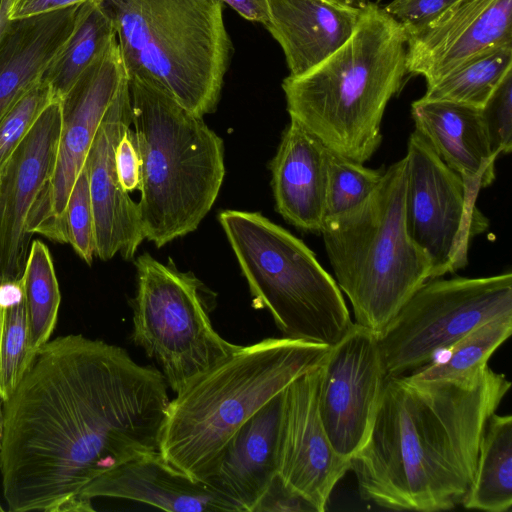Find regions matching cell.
<instances>
[{"mask_svg": "<svg viewBox=\"0 0 512 512\" xmlns=\"http://www.w3.org/2000/svg\"><path fill=\"white\" fill-rule=\"evenodd\" d=\"M160 370L81 334L36 352L3 403L0 474L12 512L94 511L85 487L159 451L170 402Z\"/></svg>", "mask_w": 512, "mask_h": 512, "instance_id": "6da1fadb", "label": "cell"}, {"mask_svg": "<svg viewBox=\"0 0 512 512\" xmlns=\"http://www.w3.org/2000/svg\"><path fill=\"white\" fill-rule=\"evenodd\" d=\"M510 387L489 367L465 381L388 376L368 438L351 459L361 497L392 510L461 504L486 423Z\"/></svg>", "mask_w": 512, "mask_h": 512, "instance_id": "7a4b0ae2", "label": "cell"}, {"mask_svg": "<svg viewBox=\"0 0 512 512\" xmlns=\"http://www.w3.org/2000/svg\"><path fill=\"white\" fill-rule=\"evenodd\" d=\"M407 69V34L370 2L348 40L318 65L282 82L287 111L331 152L359 163L380 146L389 101Z\"/></svg>", "mask_w": 512, "mask_h": 512, "instance_id": "3957f363", "label": "cell"}, {"mask_svg": "<svg viewBox=\"0 0 512 512\" xmlns=\"http://www.w3.org/2000/svg\"><path fill=\"white\" fill-rule=\"evenodd\" d=\"M329 349L283 336L241 345L170 400L159 441L163 459L192 480L206 481L237 431L320 366Z\"/></svg>", "mask_w": 512, "mask_h": 512, "instance_id": "277c9868", "label": "cell"}, {"mask_svg": "<svg viewBox=\"0 0 512 512\" xmlns=\"http://www.w3.org/2000/svg\"><path fill=\"white\" fill-rule=\"evenodd\" d=\"M140 159L138 208L144 238L163 247L195 231L224 176V144L203 120L161 87L127 77Z\"/></svg>", "mask_w": 512, "mask_h": 512, "instance_id": "5b68a950", "label": "cell"}, {"mask_svg": "<svg viewBox=\"0 0 512 512\" xmlns=\"http://www.w3.org/2000/svg\"><path fill=\"white\" fill-rule=\"evenodd\" d=\"M406 167L405 157L391 164L363 202L326 217L319 233L355 323L377 334L432 275L406 225Z\"/></svg>", "mask_w": 512, "mask_h": 512, "instance_id": "8992f818", "label": "cell"}, {"mask_svg": "<svg viewBox=\"0 0 512 512\" xmlns=\"http://www.w3.org/2000/svg\"><path fill=\"white\" fill-rule=\"evenodd\" d=\"M127 77L151 82L197 116L215 111L232 44L220 0H101Z\"/></svg>", "mask_w": 512, "mask_h": 512, "instance_id": "52a82bcc", "label": "cell"}, {"mask_svg": "<svg viewBox=\"0 0 512 512\" xmlns=\"http://www.w3.org/2000/svg\"><path fill=\"white\" fill-rule=\"evenodd\" d=\"M219 223L247 280L283 337L333 346L353 326L336 281L306 244L257 212L223 210Z\"/></svg>", "mask_w": 512, "mask_h": 512, "instance_id": "ba28073f", "label": "cell"}, {"mask_svg": "<svg viewBox=\"0 0 512 512\" xmlns=\"http://www.w3.org/2000/svg\"><path fill=\"white\" fill-rule=\"evenodd\" d=\"M131 339L161 368L175 394L230 356L241 345L223 339L210 318L203 283L191 272L163 264L148 253L134 262Z\"/></svg>", "mask_w": 512, "mask_h": 512, "instance_id": "9c48e42d", "label": "cell"}, {"mask_svg": "<svg viewBox=\"0 0 512 512\" xmlns=\"http://www.w3.org/2000/svg\"><path fill=\"white\" fill-rule=\"evenodd\" d=\"M510 314V271L427 280L378 334L387 377L420 369L477 326Z\"/></svg>", "mask_w": 512, "mask_h": 512, "instance_id": "30bf717a", "label": "cell"}, {"mask_svg": "<svg viewBox=\"0 0 512 512\" xmlns=\"http://www.w3.org/2000/svg\"><path fill=\"white\" fill-rule=\"evenodd\" d=\"M405 218L408 232L431 261V278L466 267L472 240L489 227L464 180L414 131L408 139Z\"/></svg>", "mask_w": 512, "mask_h": 512, "instance_id": "8fae6325", "label": "cell"}, {"mask_svg": "<svg viewBox=\"0 0 512 512\" xmlns=\"http://www.w3.org/2000/svg\"><path fill=\"white\" fill-rule=\"evenodd\" d=\"M117 38L83 71L61 98V131L52 177L27 222L33 235L66 243L64 212L71 189L84 167L100 122L126 78Z\"/></svg>", "mask_w": 512, "mask_h": 512, "instance_id": "7c38bea8", "label": "cell"}, {"mask_svg": "<svg viewBox=\"0 0 512 512\" xmlns=\"http://www.w3.org/2000/svg\"><path fill=\"white\" fill-rule=\"evenodd\" d=\"M321 368L319 414L335 451L351 460L368 438L387 378L378 334L354 322Z\"/></svg>", "mask_w": 512, "mask_h": 512, "instance_id": "4fadbf2b", "label": "cell"}, {"mask_svg": "<svg viewBox=\"0 0 512 512\" xmlns=\"http://www.w3.org/2000/svg\"><path fill=\"white\" fill-rule=\"evenodd\" d=\"M321 365L283 390L277 459L281 480L317 512L326 510L333 489L351 469V460L332 446L319 414Z\"/></svg>", "mask_w": 512, "mask_h": 512, "instance_id": "5bb4252c", "label": "cell"}, {"mask_svg": "<svg viewBox=\"0 0 512 512\" xmlns=\"http://www.w3.org/2000/svg\"><path fill=\"white\" fill-rule=\"evenodd\" d=\"M61 131L53 100L0 170V284L19 280L31 246L27 222L55 166Z\"/></svg>", "mask_w": 512, "mask_h": 512, "instance_id": "9a60e30c", "label": "cell"}, {"mask_svg": "<svg viewBox=\"0 0 512 512\" xmlns=\"http://www.w3.org/2000/svg\"><path fill=\"white\" fill-rule=\"evenodd\" d=\"M407 34L408 74L431 85L469 60L512 45V0H455Z\"/></svg>", "mask_w": 512, "mask_h": 512, "instance_id": "2e32d148", "label": "cell"}, {"mask_svg": "<svg viewBox=\"0 0 512 512\" xmlns=\"http://www.w3.org/2000/svg\"><path fill=\"white\" fill-rule=\"evenodd\" d=\"M131 124L126 76L100 122L85 161L94 216L95 255L103 261L116 254L125 260L133 259L145 239L138 203L122 188L116 170V147Z\"/></svg>", "mask_w": 512, "mask_h": 512, "instance_id": "e0dca14e", "label": "cell"}, {"mask_svg": "<svg viewBox=\"0 0 512 512\" xmlns=\"http://www.w3.org/2000/svg\"><path fill=\"white\" fill-rule=\"evenodd\" d=\"M89 499L135 501L174 512H241L205 481H194L171 467L159 451L137 457L105 472L82 492Z\"/></svg>", "mask_w": 512, "mask_h": 512, "instance_id": "ac0fdd59", "label": "cell"}, {"mask_svg": "<svg viewBox=\"0 0 512 512\" xmlns=\"http://www.w3.org/2000/svg\"><path fill=\"white\" fill-rule=\"evenodd\" d=\"M418 131L477 198L495 179L498 158L491 150L480 108L421 97L411 104Z\"/></svg>", "mask_w": 512, "mask_h": 512, "instance_id": "d6986e66", "label": "cell"}, {"mask_svg": "<svg viewBox=\"0 0 512 512\" xmlns=\"http://www.w3.org/2000/svg\"><path fill=\"white\" fill-rule=\"evenodd\" d=\"M266 26L281 46L291 76L312 69L351 36L362 9L339 0H268Z\"/></svg>", "mask_w": 512, "mask_h": 512, "instance_id": "ffe728a7", "label": "cell"}, {"mask_svg": "<svg viewBox=\"0 0 512 512\" xmlns=\"http://www.w3.org/2000/svg\"><path fill=\"white\" fill-rule=\"evenodd\" d=\"M328 149L298 121L290 123L272 161L278 213L299 230L320 233L325 220Z\"/></svg>", "mask_w": 512, "mask_h": 512, "instance_id": "44dd1931", "label": "cell"}, {"mask_svg": "<svg viewBox=\"0 0 512 512\" xmlns=\"http://www.w3.org/2000/svg\"><path fill=\"white\" fill-rule=\"evenodd\" d=\"M283 391L256 412L233 436L205 481L241 512L255 509L277 474Z\"/></svg>", "mask_w": 512, "mask_h": 512, "instance_id": "7402d4cb", "label": "cell"}, {"mask_svg": "<svg viewBox=\"0 0 512 512\" xmlns=\"http://www.w3.org/2000/svg\"><path fill=\"white\" fill-rule=\"evenodd\" d=\"M79 6L9 20L0 40V118L42 79L62 51Z\"/></svg>", "mask_w": 512, "mask_h": 512, "instance_id": "603a6c76", "label": "cell"}, {"mask_svg": "<svg viewBox=\"0 0 512 512\" xmlns=\"http://www.w3.org/2000/svg\"><path fill=\"white\" fill-rule=\"evenodd\" d=\"M467 509L507 512L512 506V416L488 419L471 485L461 503Z\"/></svg>", "mask_w": 512, "mask_h": 512, "instance_id": "cb8c5ba5", "label": "cell"}, {"mask_svg": "<svg viewBox=\"0 0 512 512\" xmlns=\"http://www.w3.org/2000/svg\"><path fill=\"white\" fill-rule=\"evenodd\" d=\"M116 38L114 22L101 0L80 4L73 33L45 71L55 99H61L89 64Z\"/></svg>", "mask_w": 512, "mask_h": 512, "instance_id": "d4e9b609", "label": "cell"}, {"mask_svg": "<svg viewBox=\"0 0 512 512\" xmlns=\"http://www.w3.org/2000/svg\"><path fill=\"white\" fill-rule=\"evenodd\" d=\"M512 314L485 322L449 347L446 356L413 371L419 381H465L478 377L488 367L492 354L510 337Z\"/></svg>", "mask_w": 512, "mask_h": 512, "instance_id": "484cf974", "label": "cell"}, {"mask_svg": "<svg viewBox=\"0 0 512 512\" xmlns=\"http://www.w3.org/2000/svg\"><path fill=\"white\" fill-rule=\"evenodd\" d=\"M512 72V45L479 55L435 83L423 97L482 108Z\"/></svg>", "mask_w": 512, "mask_h": 512, "instance_id": "4316f807", "label": "cell"}, {"mask_svg": "<svg viewBox=\"0 0 512 512\" xmlns=\"http://www.w3.org/2000/svg\"><path fill=\"white\" fill-rule=\"evenodd\" d=\"M35 354L30 347L29 325L21 278L0 284V398L9 399Z\"/></svg>", "mask_w": 512, "mask_h": 512, "instance_id": "83f0119b", "label": "cell"}, {"mask_svg": "<svg viewBox=\"0 0 512 512\" xmlns=\"http://www.w3.org/2000/svg\"><path fill=\"white\" fill-rule=\"evenodd\" d=\"M34 354L49 341L56 323L61 295L51 254L38 239L32 241L21 277Z\"/></svg>", "mask_w": 512, "mask_h": 512, "instance_id": "f1b7e54d", "label": "cell"}, {"mask_svg": "<svg viewBox=\"0 0 512 512\" xmlns=\"http://www.w3.org/2000/svg\"><path fill=\"white\" fill-rule=\"evenodd\" d=\"M383 168L371 169L328 150L325 218L346 212L363 202L379 184Z\"/></svg>", "mask_w": 512, "mask_h": 512, "instance_id": "f546056e", "label": "cell"}, {"mask_svg": "<svg viewBox=\"0 0 512 512\" xmlns=\"http://www.w3.org/2000/svg\"><path fill=\"white\" fill-rule=\"evenodd\" d=\"M53 100L50 85L41 79L0 118V170Z\"/></svg>", "mask_w": 512, "mask_h": 512, "instance_id": "4dcf8cb0", "label": "cell"}, {"mask_svg": "<svg viewBox=\"0 0 512 512\" xmlns=\"http://www.w3.org/2000/svg\"><path fill=\"white\" fill-rule=\"evenodd\" d=\"M63 224L66 243H69L78 256L90 265L95 255V233L89 177L85 164L69 194Z\"/></svg>", "mask_w": 512, "mask_h": 512, "instance_id": "1f68e13d", "label": "cell"}, {"mask_svg": "<svg viewBox=\"0 0 512 512\" xmlns=\"http://www.w3.org/2000/svg\"><path fill=\"white\" fill-rule=\"evenodd\" d=\"M492 152L498 157L512 149V72L480 109Z\"/></svg>", "mask_w": 512, "mask_h": 512, "instance_id": "d6a6232c", "label": "cell"}, {"mask_svg": "<svg viewBox=\"0 0 512 512\" xmlns=\"http://www.w3.org/2000/svg\"><path fill=\"white\" fill-rule=\"evenodd\" d=\"M454 1L455 0L391 1L384 9L403 25L406 32H410L431 21Z\"/></svg>", "mask_w": 512, "mask_h": 512, "instance_id": "836d02e7", "label": "cell"}, {"mask_svg": "<svg viewBox=\"0 0 512 512\" xmlns=\"http://www.w3.org/2000/svg\"><path fill=\"white\" fill-rule=\"evenodd\" d=\"M115 161L122 188L127 192L139 189L140 159L134 133L130 128L125 131L116 147Z\"/></svg>", "mask_w": 512, "mask_h": 512, "instance_id": "e575fe53", "label": "cell"}, {"mask_svg": "<svg viewBox=\"0 0 512 512\" xmlns=\"http://www.w3.org/2000/svg\"><path fill=\"white\" fill-rule=\"evenodd\" d=\"M256 511H314L315 507L301 494L286 485L277 475L257 505Z\"/></svg>", "mask_w": 512, "mask_h": 512, "instance_id": "d590c367", "label": "cell"}, {"mask_svg": "<svg viewBox=\"0 0 512 512\" xmlns=\"http://www.w3.org/2000/svg\"><path fill=\"white\" fill-rule=\"evenodd\" d=\"M87 0H12L9 19H22L81 4Z\"/></svg>", "mask_w": 512, "mask_h": 512, "instance_id": "8d00e7d4", "label": "cell"}, {"mask_svg": "<svg viewBox=\"0 0 512 512\" xmlns=\"http://www.w3.org/2000/svg\"><path fill=\"white\" fill-rule=\"evenodd\" d=\"M228 4L241 17L265 27L269 20L268 0H220Z\"/></svg>", "mask_w": 512, "mask_h": 512, "instance_id": "74e56055", "label": "cell"}, {"mask_svg": "<svg viewBox=\"0 0 512 512\" xmlns=\"http://www.w3.org/2000/svg\"><path fill=\"white\" fill-rule=\"evenodd\" d=\"M12 0H0V40L9 22V8Z\"/></svg>", "mask_w": 512, "mask_h": 512, "instance_id": "f35d334b", "label": "cell"}, {"mask_svg": "<svg viewBox=\"0 0 512 512\" xmlns=\"http://www.w3.org/2000/svg\"><path fill=\"white\" fill-rule=\"evenodd\" d=\"M347 5L363 9L366 7L371 1L370 0H339Z\"/></svg>", "mask_w": 512, "mask_h": 512, "instance_id": "ab89813d", "label": "cell"}, {"mask_svg": "<svg viewBox=\"0 0 512 512\" xmlns=\"http://www.w3.org/2000/svg\"><path fill=\"white\" fill-rule=\"evenodd\" d=\"M2 421H3V401L0 398V443H1V435H2Z\"/></svg>", "mask_w": 512, "mask_h": 512, "instance_id": "60d3db41", "label": "cell"}, {"mask_svg": "<svg viewBox=\"0 0 512 512\" xmlns=\"http://www.w3.org/2000/svg\"><path fill=\"white\" fill-rule=\"evenodd\" d=\"M3 510H4L3 507L0 505V512H2Z\"/></svg>", "mask_w": 512, "mask_h": 512, "instance_id": "b9f144b4", "label": "cell"}, {"mask_svg": "<svg viewBox=\"0 0 512 512\" xmlns=\"http://www.w3.org/2000/svg\"><path fill=\"white\" fill-rule=\"evenodd\" d=\"M392 1H394V2H400V1H403V0H392Z\"/></svg>", "mask_w": 512, "mask_h": 512, "instance_id": "7bdbcfd3", "label": "cell"}]
</instances>
